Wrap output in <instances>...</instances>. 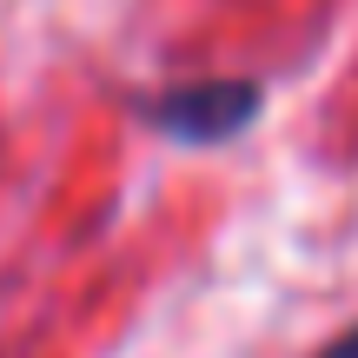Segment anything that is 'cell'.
I'll return each instance as SVG.
<instances>
[{
	"label": "cell",
	"instance_id": "6da1fadb",
	"mask_svg": "<svg viewBox=\"0 0 358 358\" xmlns=\"http://www.w3.org/2000/svg\"><path fill=\"white\" fill-rule=\"evenodd\" d=\"M133 113L173 146H226L266 113V87L259 80H179V87L140 93Z\"/></svg>",
	"mask_w": 358,
	"mask_h": 358
},
{
	"label": "cell",
	"instance_id": "7a4b0ae2",
	"mask_svg": "<svg viewBox=\"0 0 358 358\" xmlns=\"http://www.w3.org/2000/svg\"><path fill=\"white\" fill-rule=\"evenodd\" d=\"M319 358H358V325H352V332H338V338H332V345H325Z\"/></svg>",
	"mask_w": 358,
	"mask_h": 358
}]
</instances>
